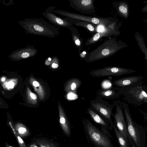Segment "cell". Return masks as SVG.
<instances>
[{
    "label": "cell",
    "mask_w": 147,
    "mask_h": 147,
    "mask_svg": "<svg viewBox=\"0 0 147 147\" xmlns=\"http://www.w3.org/2000/svg\"><path fill=\"white\" fill-rule=\"evenodd\" d=\"M34 147H37V146H35Z\"/></svg>",
    "instance_id": "obj_34"
},
{
    "label": "cell",
    "mask_w": 147,
    "mask_h": 147,
    "mask_svg": "<svg viewBox=\"0 0 147 147\" xmlns=\"http://www.w3.org/2000/svg\"><path fill=\"white\" fill-rule=\"evenodd\" d=\"M30 95L32 98L33 99H36L37 98V97L36 95L34 93H30Z\"/></svg>",
    "instance_id": "obj_25"
},
{
    "label": "cell",
    "mask_w": 147,
    "mask_h": 147,
    "mask_svg": "<svg viewBox=\"0 0 147 147\" xmlns=\"http://www.w3.org/2000/svg\"><path fill=\"white\" fill-rule=\"evenodd\" d=\"M83 124L85 134L95 147H114L109 137L106 136L86 119Z\"/></svg>",
    "instance_id": "obj_3"
},
{
    "label": "cell",
    "mask_w": 147,
    "mask_h": 147,
    "mask_svg": "<svg viewBox=\"0 0 147 147\" xmlns=\"http://www.w3.org/2000/svg\"><path fill=\"white\" fill-rule=\"evenodd\" d=\"M33 85L35 87H37L40 85L39 83L37 81H34L33 83Z\"/></svg>",
    "instance_id": "obj_26"
},
{
    "label": "cell",
    "mask_w": 147,
    "mask_h": 147,
    "mask_svg": "<svg viewBox=\"0 0 147 147\" xmlns=\"http://www.w3.org/2000/svg\"><path fill=\"white\" fill-rule=\"evenodd\" d=\"M52 67L54 68H57L58 67V65L55 63H53L52 65Z\"/></svg>",
    "instance_id": "obj_29"
},
{
    "label": "cell",
    "mask_w": 147,
    "mask_h": 147,
    "mask_svg": "<svg viewBox=\"0 0 147 147\" xmlns=\"http://www.w3.org/2000/svg\"><path fill=\"white\" fill-rule=\"evenodd\" d=\"M122 107L127 121V131L136 147H145L146 133L142 126L137 123L132 119L127 103H123Z\"/></svg>",
    "instance_id": "obj_2"
},
{
    "label": "cell",
    "mask_w": 147,
    "mask_h": 147,
    "mask_svg": "<svg viewBox=\"0 0 147 147\" xmlns=\"http://www.w3.org/2000/svg\"><path fill=\"white\" fill-rule=\"evenodd\" d=\"M18 23L26 34L53 38L59 34L57 28L45 20L39 18H25Z\"/></svg>",
    "instance_id": "obj_1"
},
{
    "label": "cell",
    "mask_w": 147,
    "mask_h": 147,
    "mask_svg": "<svg viewBox=\"0 0 147 147\" xmlns=\"http://www.w3.org/2000/svg\"><path fill=\"white\" fill-rule=\"evenodd\" d=\"M135 38L137 45L145 55L144 58L146 61L147 66V48L145 45L144 38L138 32H136L135 33Z\"/></svg>",
    "instance_id": "obj_14"
},
{
    "label": "cell",
    "mask_w": 147,
    "mask_h": 147,
    "mask_svg": "<svg viewBox=\"0 0 147 147\" xmlns=\"http://www.w3.org/2000/svg\"><path fill=\"white\" fill-rule=\"evenodd\" d=\"M80 55L81 57H84L85 56V54H83V53H81Z\"/></svg>",
    "instance_id": "obj_31"
},
{
    "label": "cell",
    "mask_w": 147,
    "mask_h": 147,
    "mask_svg": "<svg viewBox=\"0 0 147 147\" xmlns=\"http://www.w3.org/2000/svg\"><path fill=\"white\" fill-rule=\"evenodd\" d=\"M109 51L107 49H104L102 51V54L103 55H107L109 53Z\"/></svg>",
    "instance_id": "obj_19"
},
{
    "label": "cell",
    "mask_w": 147,
    "mask_h": 147,
    "mask_svg": "<svg viewBox=\"0 0 147 147\" xmlns=\"http://www.w3.org/2000/svg\"><path fill=\"white\" fill-rule=\"evenodd\" d=\"M143 3H146L142 9L141 11L143 12H147V1L143 2Z\"/></svg>",
    "instance_id": "obj_18"
},
{
    "label": "cell",
    "mask_w": 147,
    "mask_h": 147,
    "mask_svg": "<svg viewBox=\"0 0 147 147\" xmlns=\"http://www.w3.org/2000/svg\"><path fill=\"white\" fill-rule=\"evenodd\" d=\"M97 94L100 97L106 98H114L118 95L117 93L115 91L111 89L100 90L97 91Z\"/></svg>",
    "instance_id": "obj_16"
},
{
    "label": "cell",
    "mask_w": 147,
    "mask_h": 147,
    "mask_svg": "<svg viewBox=\"0 0 147 147\" xmlns=\"http://www.w3.org/2000/svg\"><path fill=\"white\" fill-rule=\"evenodd\" d=\"M76 39L75 40V42L76 45L78 46H80V40L78 38H76Z\"/></svg>",
    "instance_id": "obj_27"
},
{
    "label": "cell",
    "mask_w": 147,
    "mask_h": 147,
    "mask_svg": "<svg viewBox=\"0 0 147 147\" xmlns=\"http://www.w3.org/2000/svg\"><path fill=\"white\" fill-rule=\"evenodd\" d=\"M116 136L120 147H130V137L127 138L124 137L118 130L115 125L114 124L113 128Z\"/></svg>",
    "instance_id": "obj_12"
},
{
    "label": "cell",
    "mask_w": 147,
    "mask_h": 147,
    "mask_svg": "<svg viewBox=\"0 0 147 147\" xmlns=\"http://www.w3.org/2000/svg\"><path fill=\"white\" fill-rule=\"evenodd\" d=\"M142 21H143V22H146V23H147V19H145V20H144Z\"/></svg>",
    "instance_id": "obj_32"
},
{
    "label": "cell",
    "mask_w": 147,
    "mask_h": 147,
    "mask_svg": "<svg viewBox=\"0 0 147 147\" xmlns=\"http://www.w3.org/2000/svg\"><path fill=\"white\" fill-rule=\"evenodd\" d=\"M90 103L91 107L110 123V129H113L114 124L111 118L113 107L112 105L100 98L92 100Z\"/></svg>",
    "instance_id": "obj_5"
},
{
    "label": "cell",
    "mask_w": 147,
    "mask_h": 147,
    "mask_svg": "<svg viewBox=\"0 0 147 147\" xmlns=\"http://www.w3.org/2000/svg\"><path fill=\"white\" fill-rule=\"evenodd\" d=\"M5 78H2V79H1V80L2 81H5Z\"/></svg>",
    "instance_id": "obj_33"
},
{
    "label": "cell",
    "mask_w": 147,
    "mask_h": 147,
    "mask_svg": "<svg viewBox=\"0 0 147 147\" xmlns=\"http://www.w3.org/2000/svg\"><path fill=\"white\" fill-rule=\"evenodd\" d=\"M9 147H11V146H9Z\"/></svg>",
    "instance_id": "obj_35"
},
{
    "label": "cell",
    "mask_w": 147,
    "mask_h": 147,
    "mask_svg": "<svg viewBox=\"0 0 147 147\" xmlns=\"http://www.w3.org/2000/svg\"><path fill=\"white\" fill-rule=\"evenodd\" d=\"M91 3V1L90 0H83L81 1V4L84 6L89 5Z\"/></svg>",
    "instance_id": "obj_17"
},
{
    "label": "cell",
    "mask_w": 147,
    "mask_h": 147,
    "mask_svg": "<svg viewBox=\"0 0 147 147\" xmlns=\"http://www.w3.org/2000/svg\"><path fill=\"white\" fill-rule=\"evenodd\" d=\"M136 71L130 69L119 67H109L90 71V74L93 77H100L113 76L121 75L135 73Z\"/></svg>",
    "instance_id": "obj_4"
},
{
    "label": "cell",
    "mask_w": 147,
    "mask_h": 147,
    "mask_svg": "<svg viewBox=\"0 0 147 147\" xmlns=\"http://www.w3.org/2000/svg\"><path fill=\"white\" fill-rule=\"evenodd\" d=\"M88 112L93 120L96 123L110 129L109 122L106 120H104L99 115L96 113L91 109L88 108Z\"/></svg>",
    "instance_id": "obj_13"
},
{
    "label": "cell",
    "mask_w": 147,
    "mask_h": 147,
    "mask_svg": "<svg viewBox=\"0 0 147 147\" xmlns=\"http://www.w3.org/2000/svg\"><path fill=\"white\" fill-rule=\"evenodd\" d=\"M100 37V35L99 33L96 34L94 36L93 40L94 41H96Z\"/></svg>",
    "instance_id": "obj_20"
},
{
    "label": "cell",
    "mask_w": 147,
    "mask_h": 147,
    "mask_svg": "<svg viewBox=\"0 0 147 147\" xmlns=\"http://www.w3.org/2000/svg\"><path fill=\"white\" fill-rule=\"evenodd\" d=\"M130 144L132 147H136L135 143H134L132 139L130 137Z\"/></svg>",
    "instance_id": "obj_24"
},
{
    "label": "cell",
    "mask_w": 147,
    "mask_h": 147,
    "mask_svg": "<svg viewBox=\"0 0 147 147\" xmlns=\"http://www.w3.org/2000/svg\"><path fill=\"white\" fill-rule=\"evenodd\" d=\"M14 86V83L10 81L7 84V87L10 88H12Z\"/></svg>",
    "instance_id": "obj_23"
},
{
    "label": "cell",
    "mask_w": 147,
    "mask_h": 147,
    "mask_svg": "<svg viewBox=\"0 0 147 147\" xmlns=\"http://www.w3.org/2000/svg\"><path fill=\"white\" fill-rule=\"evenodd\" d=\"M80 80L77 78H73L69 80L66 85V91L68 92L75 93L82 84Z\"/></svg>",
    "instance_id": "obj_11"
},
{
    "label": "cell",
    "mask_w": 147,
    "mask_h": 147,
    "mask_svg": "<svg viewBox=\"0 0 147 147\" xmlns=\"http://www.w3.org/2000/svg\"><path fill=\"white\" fill-rule=\"evenodd\" d=\"M143 78L140 76H134L123 78L115 80L113 84L118 87L128 86L143 80Z\"/></svg>",
    "instance_id": "obj_9"
},
{
    "label": "cell",
    "mask_w": 147,
    "mask_h": 147,
    "mask_svg": "<svg viewBox=\"0 0 147 147\" xmlns=\"http://www.w3.org/2000/svg\"><path fill=\"white\" fill-rule=\"evenodd\" d=\"M18 131L20 134H23L26 133V130L24 128L20 127L18 129Z\"/></svg>",
    "instance_id": "obj_21"
},
{
    "label": "cell",
    "mask_w": 147,
    "mask_h": 147,
    "mask_svg": "<svg viewBox=\"0 0 147 147\" xmlns=\"http://www.w3.org/2000/svg\"><path fill=\"white\" fill-rule=\"evenodd\" d=\"M38 50L33 46L28 45L26 47L13 51L9 57L13 60H19L33 57L37 54Z\"/></svg>",
    "instance_id": "obj_7"
},
{
    "label": "cell",
    "mask_w": 147,
    "mask_h": 147,
    "mask_svg": "<svg viewBox=\"0 0 147 147\" xmlns=\"http://www.w3.org/2000/svg\"><path fill=\"white\" fill-rule=\"evenodd\" d=\"M87 28L89 30L91 31H93L94 30V27L90 24L87 25Z\"/></svg>",
    "instance_id": "obj_22"
},
{
    "label": "cell",
    "mask_w": 147,
    "mask_h": 147,
    "mask_svg": "<svg viewBox=\"0 0 147 147\" xmlns=\"http://www.w3.org/2000/svg\"><path fill=\"white\" fill-rule=\"evenodd\" d=\"M128 92L138 101L147 103V94L142 88H134Z\"/></svg>",
    "instance_id": "obj_10"
},
{
    "label": "cell",
    "mask_w": 147,
    "mask_h": 147,
    "mask_svg": "<svg viewBox=\"0 0 147 147\" xmlns=\"http://www.w3.org/2000/svg\"><path fill=\"white\" fill-rule=\"evenodd\" d=\"M116 113L114 114H112L115 119V124L119 132L124 137L129 138L124 117L122 106L119 104L116 105Z\"/></svg>",
    "instance_id": "obj_6"
},
{
    "label": "cell",
    "mask_w": 147,
    "mask_h": 147,
    "mask_svg": "<svg viewBox=\"0 0 147 147\" xmlns=\"http://www.w3.org/2000/svg\"><path fill=\"white\" fill-rule=\"evenodd\" d=\"M18 140L21 143H23V141L21 139V138H20L19 137H18Z\"/></svg>",
    "instance_id": "obj_30"
},
{
    "label": "cell",
    "mask_w": 147,
    "mask_h": 147,
    "mask_svg": "<svg viewBox=\"0 0 147 147\" xmlns=\"http://www.w3.org/2000/svg\"><path fill=\"white\" fill-rule=\"evenodd\" d=\"M120 14L125 19H127L129 17V9L128 4L126 2H121L118 7Z\"/></svg>",
    "instance_id": "obj_15"
},
{
    "label": "cell",
    "mask_w": 147,
    "mask_h": 147,
    "mask_svg": "<svg viewBox=\"0 0 147 147\" xmlns=\"http://www.w3.org/2000/svg\"><path fill=\"white\" fill-rule=\"evenodd\" d=\"M103 29V27L102 26H99L98 27V32H100L102 31Z\"/></svg>",
    "instance_id": "obj_28"
},
{
    "label": "cell",
    "mask_w": 147,
    "mask_h": 147,
    "mask_svg": "<svg viewBox=\"0 0 147 147\" xmlns=\"http://www.w3.org/2000/svg\"><path fill=\"white\" fill-rule=\"evenodd\" d=\"M55 8V6L47 7L42 13V16L54 25L64 27L67 26L68 23L66 21L57 16L53 12L52 10Z\"/></svg>",
    "instance_id": "obj_8"
}]
</instances>
